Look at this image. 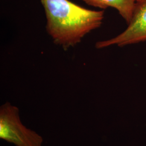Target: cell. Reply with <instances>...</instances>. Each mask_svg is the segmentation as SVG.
I'll list each match as a JSON object with an SVG mask.
<instances>
[{
	"label": "cell",
	"mask_w": 146,
	"mask_h": 146,
	"mask_svg": "<svg viewBox=\"0 0 146 146\" xmlns=\"http://www.w3.org/2000/svg\"><path fill=\"white\" fill-rule=\"evenodd\" d=\"M87 5L104 10L113 8L118 11L127 25L130 22L136 5L141 0H80Z\"/></svg>",
	"instance_id": "4"
},
{
	"label": "cell",
	"mask_w": 146,
	"mask_h": 146,
	"mask_svg": "<svg viewBox=\"0 0 146 146\" xmlns=\"http://www.w3.org/2000/svg\"><path fill=\"white\" fill-rule=\"evenodd\" d=\"M146 41V0H141L136 5L132 18L128 27L117 36L110 40L96 42L97 49L117 46L128 45Z\"/></svg>",
	"instance_id": "3"
},
{
	"label": "cell",
	"mask_w": 146,
	"mask_h": 146,
	"mask_svg": "<svg viewBox=\"0 0 146 146\" xmlns=\"http://www.w3.org/2000/svg\"><path fill=\"white\" fill-rule=\"evenodd\" d=\"M46 18V29L53 43L65 51L76 46L101 26L104 11L89 9L70 0H40Z\"/></svg>",
	"instance_id": "1"
},
{
	"label": "cell",
	"mask_w": 146,
	"mask_h": 146,
	"mask_svg": "<svg viewBox=\"0 0 146 146\" xmlns=\"http://www.w3.org/2000/svg\"><path fill=\"white\" fill-rule=\"evenodd\" d=\"M0 139L15 146H42L43 139L24 125L20 110L6 102L0 107Z\"/></svg>",
	"instance_id": "2"
}]
</instances>
